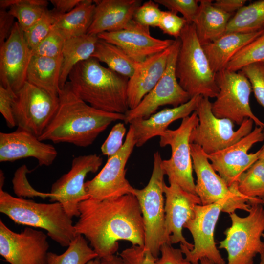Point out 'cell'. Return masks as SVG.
<instances>
[{
    "mask_svg": "<svg viewBox=\"0 0 264 264\" xmlns=\"http://www.w3.org/2000/svg\"><path fill=\"white\" fill-rule=\"evenodd\" d=\"M180 44L179 38L175 40L163 75L139 104L125 114V124L135 119H147L160 106L170 105L176 107L191 99L189 94L179 85L176 75V65Z\"/></svg>",
    "mask_w": 264,
    "mask_h": 264,
    "instance_id": "obj_14",
    "label": "cell"
},
{
    "mask_svg": "<svg viewBox=\"0 0 264 264\" xmlns=\"http://www.w3.org/2000/svg\"><path fill=\"white\" fill-rule=\"evenodd\" d=\"M68 79L73 92L96 109L121 114L130 110L127 95L129 78L103 66L94 57L77 64Z\"/></svg>",
    "mask_w": 264,
    "mask_h": 264,
    "instance_id": "obj_3",
    "label": "cell"
},
{
    "mask_svg": "<svg viewBox=\"0 0 264 264\" xmlns=\"http://www.w3.org/2000/svg\"><path fill=\"white\" fill-rule=\"evenodd\" d=\"M262 238H263L264 239V233L262 235Z\"/></svg>",
    "mask_w": 264,
    "mask_h": 264,
    "instance_id": "obj_57",
    "label": "cell"
},
{
    "mask_svg": "<svg viewBox=\"0 0 264 264\" xmlns=\"http://www.w3.org/2000/svg\"><path fill=\"white\" fill-rule=\"evenodd\" d=\"M213 2L211 0H199L198 11L193 22L202 46L224 34L232 16L215 7Z\"/></svg>",
    "mask_w": 264,
    "mask_h": 264,
    "instance_id": "obj_27",
    "label": "cell"
},
{
    "mask_svg": "<svg viewBox=\"0 0 264 264\" xmlns=\"http://www.w3.org/2000/svg\"><path fill=\"white\" fill-rule=\"evenodd\" d=\"M165 183L163 192L165 196V226L171 244L180 243V245L191 250L193 244L189 243L183 236L182 229L186 223L194 215L196 205L201 204L199 197L187 192L175 183Z\"/></svg>",
    "mask_w": 264,
    "mask_h": 264,
    "instance_id": "obj_20",
    "label": "cell"
},
{
    "mask_svg": "<svg viewBox=\"0 0 264 264\" xmlns=\"http://www.w3.org/2000/svg\"><path fill=\"white\" fill-rule=\"evenodd\" d=\"M264 29V0L244 5L231 17L225 33H250Z\"/></svg>",
    "mask_w": 264,
    "mask_h": 264,
    "instance_id": "obj_32",
    "label": "cell"
},
{
    "mask_svg": "<svg viewBox=\"0 0 264 264\" xmlns=\"http://www.w3.org/2000/svg\"><path fill=\"white\" fill-rule=\"evenodd\" d=\"M141 3L140 0H95L93 19L88 33L98 35L128 28Z\"/></svg>",
    "mask_w": 264,
    "mask_h": 264,
    "instance_id": "obj_24",
    "label": "cell"
},
{
    "mask_svg": "<svg viewBox=\"0 0 264 264\" xmlns=\"http://www.w3.org/2000/svg\"><path fill=\"white\" fill-rule=\"evenodd\" d=\"M57 111L41 141L67 143L80 147L91 145L112 122L124 120L125 114L96 109L79 98L67 81L60 90Z\"/></svg>",
    "mask_w": 264,
    "mask_h": 264,
    "instance_id": "obj_2",
    "label": "cell"
},
{
    "mask_svg": "<svg viewBox=\"0 0 264 264\" xmlns=\"http://www.w3.org/2000/svg\"><path fill=\"white\" fill-rule=\"evenodd\" d=\"M29 172L27 167L24 165L20 167L15 172L13 180L18 181L22 184L23 186L14 190L15 193L19 196L24 197L39 196L42 198L49 197L50 198V193H43L35 190L29 185L27 180L26 174Z\"/></svg>",
    "mask_w": 264,
    "mask_h": 264,
    "instance_id": "obj_47",
    "label": "cell"
},
{
    "mask_svg": "<svg viewBox=\"0 0 264 264\" xmlns=\"http://www.w3.org/2000/svg\"><path fill=\"white\" fill-rule=\"evenodd\" d=\"M87 264H102V263L101 259L99 258H97L90 261Z\"/></svg>",
    "mask_w": 264,
    "mask_h": 264,
    "instance_id": "obj_54",
    "label": "cell"
},
{
    "mask_svg": "<svg viewBox=\"0 0 264 264\" xmlns=\"http://www.w3.org/2000/svg\"><path fill=\"white\" fill-rule=\"evenodd\" d=\"M198 264H215L206 258H202L200 260Z\"/></svg>",
    "mask_w": 264,
    "mask_h": 264,
    "instance_id": "obj_53",
    "label": "cell"
},
{
    "mask_svg": "<svg viewBox=\"0 0 264 264\" xmlns=\"http://www.w3.org/2000/svg\"><path fill=\"white\" fill-rule=\"evenodd\" d=\"M0 187V212L15 223L42 228L62 247H68L77 236L72 218L62 205L36 202L15 197Z\"/></svg>",
    "mask_w": 264,
    "mask_h": 264,
    "instance_id": "obj_4",
    "label": "cell"
},
{
    "mask_svg": "<svg viewBox=\"0 0 264 264\" xmlns=\"http://www.w3.org/2000/svg\"><path fill=\"white\" fill-rule=\"evenodd\" d=\"M79 211L76 233L88 240L100 259L115 255L120 240L144 245L143 218L134 195L102 200L88 198L80 203Z\"/></svg>",
    "mask_w": 264,
    "mask_h": 264,
    "instance_id": "obj_1",
    "label": "cell"
},
{
    "mask_svg": "<svg viewBox=\"0 0 264 264\" xmlns=\"http://www.w3.org/2000/svg\"><path fill=\"white\" fill-rule=\"evenodd\" d=\"M91 57L106 64L109 68L128 78L133 74L137 63L120 47L100 39Z\"/></svg>",
    "mask_w": 264,
    "mask_h": 264,
    "instance_id": "obj_31",
    "label": "cell"
},
{
    "mask_svg": "<svg viewBox=\"0 0 264 264\" xmlns=\"http://www.w3.org/2000/svg\"><path fill=\"white\" fill-rule=\"evenodd\" d=\"M32 57L24 32L16 22L8 39L0 46V85L16 93L26 82Z\"/></svg>",
    "mask_w": 264,
    "mask_h": 264,
    "instance_id": "obj_19",
    "label": "cell"
},
{
    "mask_svg": "<svg viewBox=\"0 0 264 264\" xmlns=\"http://www.w3.org/2000/svg\"><path fill=\"white\" fill-rule=\"evenodd\" d=\"M58 155L51 144L43 142L26 131L17 129L11 132H0V161L12 162L33 157L40 166L51 165Z\"/></svg>",
    "mask_w": 264,
    "mask_h": 264,
    "instance_id": "obj_22",
    "label": "cell"
},
{
    "mask_svg": "<svg viewBox=\"0 0 264 264\" xmlns=\"http://www.w3.org/2000/svg\"><path fill=\"white\" fill-rule=\"evenodd\" d=\"M263 30L250 33H228L202 45L210 66L215 74L224 69L232 58L259 36Z\"/></svg>",
    "mask_w": 264,
    "mask_h": 264,
    "instance_id": "obj_26",
    "label": "cell"
},
{
    "mask_svg": "<svg viewBox=\"0 0 264 264\" xmlns=\"http://www.w3.org/2000/svg\"><path fill=\"white\" fill-rule=\"evenodd\" d=\"M82 0H51L49 1L54 6L53 9L57 13H67L76 7Z\"/></svg>",
    "mask_w": 264,
    "mask_h": 264,
    "instance_id": "obj_50",
    "label": "cell"
},
{
    "mask_svg": "<svg viewBox=\"0 0 264 264\" xmlns=\"http://www.w3.org/2000/svg\"><path fill=\"white\" fill-rule=\"evenodd\" d=\"M98 39L97 35L87 33L66 41L60 76L61 89L67 82L72 69L80 62L91 57Z\"/></svg>",
    "mask_w": 264,
    "mask_h": 264,
    "instance_id": "obj_30",
    "label": "cell"
},
{
    "mask_svg": "<svg viewBox=\"0 0 264 264\" xmlns=\"http://www.w3.org/2000/svg\"><path fill=\"white\" fill-rule=\"evenodd\" d=\"M154 1L169 11L177 14L179 12L187 23L194 22L199 9L198 0H154Z\"/></svg>",
    "mask_w": 264,
    "mask_h": 264,
    "instance_id": "obj_40",
    "label": "cell"
},
{
    "mask_svg": "<svg viewBox=\"0 0 264 264\" xmlns=\"http://www.w3.org/2000/svg\"><path fill=\"white\" fill-rule=\"evenodd\" d=\"M95 6V0H82L71 11L59 14L53 27L66 40L86 34L93 21Z\"/></svg>",
    "mask_w": 264,
    "mask_h": 264,
    "instance_id": "obj_29",
    "label": "cell"
},
{
    "mask_svg": "<svg viewBox=\"0 0 264 264\" xmlns=\"http://www.w3.org/2000/svg\"><path fill=\"white\" fill-rule=\"evenodd\" d=\"M187 23L186 20L171 11H162L158 27L164 34L179 39L181 32Z\"/></svg>",
    "mask_w": 264,
    "mask_h": 264,
    "instance_id": "obj_42",
    "label": "cell"
},
{
    "mask_svg": "<svg viewBox=\"0 0 264 264\" xmlns=\"http://www.w3.org/2000/svg\"><path fill=\"white\" fill-rule=\"evenodd\" d=\"M155 264H193L189 261L181 249L176 248L170 243L163 244L160 248V257L157 258Z\"/></svg>",
    "mask_w": 264,
    "mask_h": 264,
    "instance_id": "obj_46",
    "label": "cell"
},
{
    "mask_svg": "<svg viewBox=\"0 0 264 264\" xmlns=\"http://www.w3.org/2000/svg\"><path fill=\"white\" fill-rule=\"evenodd\" d=\"M47 237L30 227L16 233L0 220V254L10 264H48Z\"/></svg>",
    "mask_w": 264,
    "mask_h": 264,
    "instance_id": "obj_17",
    "label": "cell"
},
{
    "mask_svg": "<svg viewBox=\"0 0 264 264\" xmlns=\"http://www.w3.org/2000/svg\"><path fill=\"white\" fill-rule=\"evenodd\" d=\"M135 146L134 130L130 125L121 148L108 158L93 179L85 182V190L89 198L102 200L127 194L134 195L135 188L126 178L125 167Z\"/></svg>",
    "mask_w": 264,
    "mask_h": 264,
    "instance_id": "obj_12",
    "label": "cell"
},
{
    "mask_svg": "<svg viewBox=\"0 0 264 264\" xmlns=\"http://www.w3.org/2000/svg\"><path fill=\"white\" fill-rule=\"evenodd\" d=\"M171 45L166 50L137 63L133 74L129 78L128 84V102L130 110L135 108L139 104L163 75L167 67Z\"/></svg>",
    "mask_w": 264,
    "mask_h": 264,
    "instance_id": "obj_23",
    "label": "cell"
},
{
    "mask_svg": "<svg viewBox=\"0 0 264 264\" xmlns=\"http://www.w3.org/2000/svg\"><path fill=\"white\" fill-rule=\"evenodd\" d=\"M103 162L96 154L79 155L73 158L70 170L52 185L51 200L60 202L68 216L79 217V205L89 198L85 188V179L89 173H95Z\"/></svg>",
    "mask_w": 264,
    "mask_h": 264,
    "instance_id": "obj_16",
    "label": "cell"
},
{
    "mask_svg": "<svg viewBox=\"0 0 264 264\" xmlns=\"http://www.w3.org/2000/svg\"><path fill=\"white\" fill-rule=\"evenodd\" d=\"M16 93L0 85V111L7 126L12 128L16 126L13 110V104Z\"/></svg>",
    "mask_w": 264,
    "mask_h": 264,
    "instance_id": "obj_45",
    "label": "cell"
},
{
    "mask_svg": "<svg viewBox=\"0 0 264 264\" xmlns=\"http://www.w3.org/2000/svg\"><path fill=\"white\" fill-rule=\"evenodd\" d=\"M44 0H0V9L9 8L8 12L18 20L24 32L31 27L47 9Z\"/></svg>",
    "mask_w": 264,
    "mask_h": 264,
    "instance_id": "obj_33",
    "label": "cell"
},
{
    "mask_svg": "<svg viewBox=\"0 0 264 264\" xmlns=\"http://www.w3.org/2000/svg\"><path fill=\"white\" fill-rule=\"evenodd\" d=\"M59 14L53 9H47L41 18L31 27L24 32L25 39L31 49L34 48L48 35Z\"/></svg>",
    "mask_w": 264,
    "mask_h": 264,
    "instance_id": "obj_37",
    "label": "cell"
},
{
    "mask_svg": "<svg viewBox=\"0 0 264 264\" xmlns=\"http://www.w3.org/2000/svg\"><path fill=\"white\" fill-rule=\"evenodd\" d=\"M260 153L259 154V160H261L264 163V144L259 149Z\"/></svg>",
    "mask_w": 264,
    "mask_h": 264,
    "instance_id": "obj_52",
    "label": "cell"
},
{
    "mask_svg": "<svg viewBox=\"0 0 264 264\" xmlns=\"http://www.w3.org/2000/svg\"><path fill=\"white\" fill-rule=\"evenodd\" d=\"M264 140V129L256 126L236 143L215 153L206 154L214 170L231 188L237 189L241 175L259 159V150L248 153L253 145Z\"/></svg>",
    "mask_w": 264,
    "mask_h": 264,
    "instance_id": "obj_18",
    "label": "cell"
},
{
    "mask_svg": "<svg viewBox=\"0 0 264 264\" xmlns=\"http://www.w3.org/2000/svg\"><path fill=\"white\" fill-rule=\"evenodd\" d=\"M247 2L246 0H217L213 1V5L220 10L233 15L244 6Z\"/></svg>",
    "mask_w": 264,
    "mask_h": 264,
    "instance_id": "obj_49",
    "label": "cell"
},
{
    "mask_svg": "<svg viewBox=\"0 0 264 264\" xmlns=\"http://www.w3.org/2000/svg\"><path fill=\"white\" fill-rule=\"evenodd\" d=\"M179 39L180 48L176 65V75L182 88L191 98L196 96L216 98L219 89L195 25L187 23Z\"/></svg>",
    "mask_w": 264,
    "mask_h": 264,
    "instance_id": "obj_5",
    "label": "cell"
},
{
    "mask_svg": "<svg viewBox=\"0 0 264 264\" xmlns=\"http://www.w3.org/2000/svg\"><path fill=\"white\" fill-rule=\"evenodd\" d=\"M59 105L58 96L27 82L16 93L13 104L18 129L39 138L54 117Z\"/></svg>",
    "mask_w": 264,
    "mask_h": 264,
    "instance_id": "obj_13",
    "label": "cell"
},
{
    "mask_svg": "<svg viewBox=\"0 0 264 264\" xmlns=\"http://www.w3.org/2000/svg\"><path fill=\"white\" fill-rule=\"evenodd\" d=\"M126 132L124 124L118 123L111 129L107 138L101 147L103 155L108 158L115 154L122 147L123 139Z\"/></svg>",
    "mask_w": 264,
    "mask_h": 264,
    "instance_id": "obj_44",
    "label": "cell"
},
{
    "mask_svg": "<svg viewBox=\"0 0 264 264\" xmlns=\"http://www.w3.org/2000/svg\"><path fill=\"white\" fill-rule=\"evenodd\" d=\"M222 206L220 204L197 205L194 215L184 225V228L191 233L194 247L190 250L180 245L185 258L193 264H198L202 258H206L215 264H226L215 242V228Z\"/></svg>",
    "mask_w": 264,
    "mask_h": 264,
    "instance_id": "obj_15",
    "label": "cell"
},
{
    "mask_svg": "<svg viewBox=\"0 0 264 264\" xmlns=\"http://www.w3.org/2000/svg\"><path fill=\"white\" fill-rule=\"evenodd\" d=\"M249 204L246 217H240L235 212L229 214L231 226L224 231L225 237L218 247L227 253L226 264H254L257 255L264 251V242L261 240L264 233V208L261 199Z\"/></svg>",
    "mask_w": 264,
    "mask_h": 264,
    "instance_id": "obj_6",
    "label": "cell"
},
{
    "mask_svg": "<svg viewBox=\"0 0 264 264\" xmlns=\"http://www.w3.org/2000/svg\"><path fill=\"white\" fill-rule=\"evenodd\" d=\"M98 258V255L89 246L82 235L77 236L71 241L67 249L62 254L49 252L48 264H87L90 261Z\"/></svg>",
    "mask_w": 264,
    "mask_h": 264,
    "instance_id": "obj_34",
    "label": "cell"
},
{
    "mask_svg": "<svg viewBox=\"0 0 264 264\" xmlns=\"http://www.w3.org/2000/svg\"><path fill=\"white\" fill-rule=\"evenodd\" d=\"M198 124V116L194 111L183 118L176 129L166 130L160 136L159 141L161 147L169 145L171 149V157L161 162L162 169L169 183H175L185 191L196 195L190 136Z\"/></svg>",
    "mask_w": 264,
    "mask_h": 264,
    "instance_id": "obj_10",
    "label": "cell"
},
{
    "mask_svg": "<svg viewBox=\"0 0 264 264\" xmlns=\"http://www.w3.org/2000/svg\"><path fill=\"white\" fill-rule=\"evenodd\" d=\"M241 70L250 82L257 101L264 108V62L248 65Z\"/></svg>",
    "mask_w": 264,
    "mask_h": 264,
    "instance_id": "obj_39",
    "label": "cell"
},
{
    "mask_svg": "<svg viewBox=\"0 0 264 264\" xmlns=\"http://www.w3.org/2000/svg\"><path fill=\"white\" fill-rule=\"evenodd\" d=\"M102 264H123L120 256L112 255L100 259Z\"/></svg>",
    "mask_w": 264,
    "mask_h": 264,
    "instance_id": "obj_51",
    "label": "cell"
},
{
    "mask_svg": "<svg viewBox=\"0 0 264 264\" xmlns=\"http://www.w3.org/2000/svg\"><path fill=\"white\" fill-rule=\"evenodd\" d=\"M123 264H155V258L144 246L132 245L119 254Z\"/></svg>",
    "mask_w": 264,
    "mask_h": 264,
    "instance_id": "obj_43",
    "label": "cell"
},
{
    "mask_svg": "<svg viewBox=\"0 0 264 264\" xmlns=\"http://www.w3.org/2000/svg\"><path fill=\"white\" fill-rule=\"evenodd\" d=\"M261 62H264V29L232 58L225 69L237 71L248 65Z\"/></svg>",
    "mask_w": 264,
    "mask_h": 264,
    "instance_id": "obj_36",
    "label": "cell"
},
{
    "mask_svg": "<svg viewBox=\"0 0 264 264\" xmlns=\"http://www.w3.org/2000/svg\"><path fill=\"white\" fill-rule=\"evenodd\" d=\"M66 39L56 29L52 27L48 35L31 49L32 56L48 58H59L62 52Z\"/></svg>",
    "mask_w": 264,
    "mask_h": 264,
    "instance_id": "obj_38",
    "label": "cell"
},
{
    "mask_svg": "<svg viewBox=\"0 0 264 264\" xmlns=\"http://www.w3.org/2000/svg\"><path fill=\"white\" fill-rule=\"evenodd\" d=\"M62 60V56L53 58L32 56L26 81L52 95L58 96Z\"/></svg>",
    "mask_w": 264,
    "mask_h": 264,
    "instance_id": "obj_28",
    "label": "cell"
},
{
    "mask_svg": "<svg viewBox=\"0 0 264 264\" xmlns=\"http://www.w3.org/2000/svg\"><path fill=\"white\" fill-rule=\"evenodd\" d=\"M260 261L259 264H264V251L260 255Z\"/></svg>",
    "mask_w": 264,
    "mask_h": 264,
    "instance_id": "obj_55",
    "label": "cell"
},
{
    "mask_svg": "<svg viewBox=\"0 0 264 264\" xmlns=\"http://www.w3.org/2000/svg\"><path fill=\"white\" fill-rule=\"evenodd\" d=\"M162 158L157 151L154 154V165L148 184L143 189H135L142 213L144 232V246L155 258L160 255L164 243H170L165 226V200L163 185L165 176L161 168Z\"/></svg>",
    "mask_w": 264,
    "mask_h": 264,
    "instance_id": "obj_7",
    "label": "cell"
},
{
    "mask_svg": "<svg viewBox=\"0 0 264 264\" xmlns=\"http://www.w3.org/2000/svg\"><path fill=\"white\" fill-rule=\"evenodd\" d=\"M261 204L264 206V197L261 198Z\"/></svg>",
    "mask_w": 264,
    "mask_h": 264,
    "instance_id": "obj_56",
    "label": "cell"
},
{
    "mask_svg": "<svg viewBox=\"0 0 264 264\" xmlns=\"http://www.w3.org/2000/svg\"><path fill=\"white\" fill-rule=\"evenodd\" d=\"M193 169L197 176L195 192L201 205L220 204L222 212L229 215L241 210L249 212V200L230 188L211 166L206 154L199 146L191 143Z\"/></svg>",
    "mask_w": 264,
    "mask_h": 264,
    "instance_id": "obj_9",
    "label": "cell"
},
{
    "mask_svg": "<svg viewBox=\"0 0 264 264\" xmlns=\"http://www.w3.org/2000/svg\"><path fill=\"white\" fill-rule=\"evenodd\" d=\"M201 96H196L178 107L165 108L147 119L138 118L130 122L132 127L136 146L140 147L155 136H160L173 122L187 117L196 111Z\"/></svg>",
    "mask_w": 264,
    "mask_h": 264,
    "instance_id": "obj_25",
    "label": "cell"
},
{
    "mask_svg": "<svg viewBox=\"0 0 264 264\" xmlns=\"http://www.w3.org/2000/svg\"><path fill=\"white\" fill-rule=\"evenodd\" d=\"M219 91L212 103V110L216 117L227 118L241 125L246 119H252L256 126L264 128V123L253 113L250 105L252 91L250 82L241 71L224 69L215 74Z\"/></svg>",
    "mask_w": 264,
    "mask_h": 264,
    "instance_id": "obj_11",
    "label": "cell"
},
{
    "mask_svg": "<svg viewBox=\"0 0 264 264\" xmlns=\"http://www.w3.org/2000/svg\"><path fill=\"white\" fill-rule=\"evenodd\" d=\"M195 111L198 124L191 132L190 142L200 147L207 155L236 143L252 130L254 122L252 119H245L234 130L233 121L215 116L212 103L208 97L201 96Z\"/></svg>",
    "mask_w": 264,
    "mask_h": 264,
    "instance_id": "obj_8",
    "label": "cell"
},
{
    "mask_svg": "<svg viewBox=\"0 0 264 264\" xmlns=\"http://www.w3.org/2000/svg\"><path fill=\"white\" fill-rule=\"evenodd\" d=\"M99 39L117 46L136 63L169 48L174 40H161L150 34L149 27L143 26L134 19L127 28L107 32L97 35Z\"/></svg>",
    "mask_w": 264,
    "mask_h": 264,
    "instance_id": "obj_21",
    "label": "cell"
},
{
    "mask_svg": "<svg viewBox=\"0 0 264 264\" xmlns=\"http://www.w3.org/2000/svg\"><path fill=\"white\" fill-rule=\"evenodd\" d=\"M15 18L6 9L0 10V46L9 36L15 22Z\"/></svg>",
    "mask_w": 264,
    "mask_h": 264,
    "instance_id": "obj_48",
    "label": "cell"
},
{
    "mask_svg": "<svg viewBox=\"0 0 264 264\" xmlns=\"http://www.w3.org/2000/svg\"><path fill=\"white\" fill-rule=\"evenodd\" d=\"M239 193L249 202L264 197V163L256 161L240 176L237 182Z\"/></svg>",
    "mask_w": 264,
    "mask_h": 264,
    "instance_id": "obj_35",
    "label": "cell"
},
{
    "mask_svg": "<svg viewBox=\"0 0 264 264\" xmlns=\"http://www.w3.org/2000/svg\"><path fill=\"white\" fill-rule=\"evenodd\" d=\"M162 11L159 4L149 0L141 4L136 10L133 19L139 24L147 27H158Z\"/></svg>",
    "mask_w": 264,
    "mask_h": 264,
    "instance_id": "obj_41",
    "label": "cell"
}]
</instances>
